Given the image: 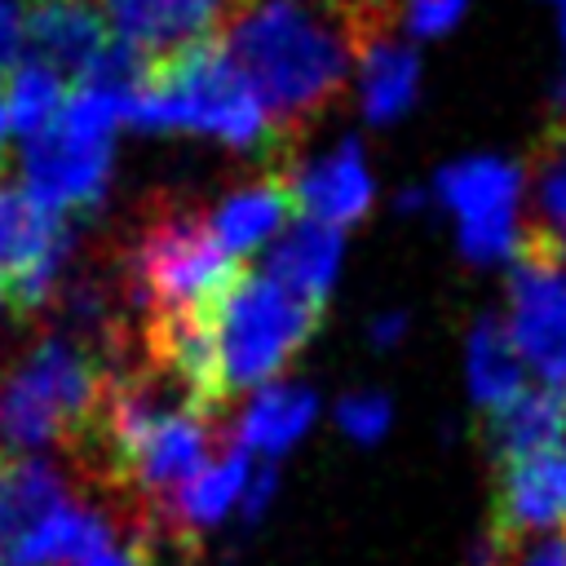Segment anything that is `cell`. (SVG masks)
I'll list each match as a JSON object with an SVG mask.
<instances>
[{
    "label": "cell",
    "mask_w": 566,
    "mask_h": 566,
    "mask_svg": "<svg viewBox=\"0 0 566 566\" xmlns=\"http://www.w3.org/2000/svg\"><path fill=\"white\" fill-rule=\"evenodd\" d=\"M221 44L283 137L323 111L358 62V44L332 0H243Z\"/></svg>",
    "instance_id": "obj_1"
},
{
    "label": "cell",
    "mask_w": 566,
    "mask_h": 566,
    "mask_svg": "<svg viewBox=\"0 0 566 566\" xmlns=\"http://www.w3.org/2000/svg\"><path fill=\"white\" fill-rule=\"evenodd\" d=\"M128 124L150 133H195L234 150L287 146L261 93L248 84L239 62L217 40H203L195 49L155 62L128 111Z\"/></svg>",
    "instance_id": "obj_2"
},
{
    "label": "cell",
    "mask_w": 566,
    "mask_h": 566,
    "mask_svg": "<svg viewBox=\"0 0 566 566\" xmlns=\"http://www.w3.org/2000/svg\"><path fill=\"white\" fill-rule=\"evenodd\" d=\"M119 367L88 354L75 336H40L0 376V447L35 451L62 442L75 451L93 429Z\"/></svg>",
    "instance_id": "obj_3"
},
{
    "label": "cell",
    "mask_w": 566,
    "mask_h": 566,
    "mask_svg": "<svg viewBox=\"0 0 566 566\" xmlns=\"http://www.w3.org/2000/svg\"><path fill=\"white\" fill-rule=\"evenodd\" d=\"M119 270L137 318L164 310H212L239 279L234 252L217 239L212 221L186 203L146 212L124 248Z\"/></svg>",
    "instance_id": "obj_4"
},
{
    "label": "cell",
    "mask_w": 566,
    "mask_h": 566,
    "mask_svg": "<svg viewBox=\"0 0 566 566\" xmlns=\"http://www.w3.org/2000/svg\"><path fill=\"white\" fill-rule=\"evenodd\" d=\"M119 124H124L119 97L97 84H80L57 111V119L35 137H27V150H22L27 190L62 217L97 208L111 181Z\"/></svg>",
    "instance_id": "obj_5"
},
{
    "label": "cell",
    "mask_w": 566,
    "mask_h": 566,
    "mask_svg": "<svg viewBox=\"0 0 566 566\" xmlns=\"http://www.w3.org/2000/svg\"><path fill=\"white\" fill-rule=\"evenodd\" d=\"M318 314L323 305L287 292L270 274H239L212 310L226 389L239 394L270 380L314 336Z\"/></svg>",
    "instance_id": "obj_6"
},
{
    "label": "cell",
    "mask_w": 566,
    "mask_h": 566,
    "mask_svg": "<svg viewBox=\"0 0 566 566\" xmlns=\"http://www.w3.org/2000/svg\"><path fill=\"white\" fill-rule=\"evenodd\" d=\"M509 336L544 385L566 389V256L535 230H522L509 270Z\"/></svg>",
    "instance_id": "obj_7"
},
{
    "label": "cell",
    "mask_w": 566,
    "mask_h": 566,
    "mask_svg": "<svg viewBox=\"0 0 566 566\" xmlns=\"http://www.w3.org/2000/svg\"><path fill=\"white\" fill-rule=\"evenodd\" d=\"M71 226L27 186H0V283L18 314L44 310L66 270Z\"/></svg>",
    "instance_id": "obj_8"
},
{
    "label": "cell",
    "mask_w": 566,
    "mask_h": 566,
    "mask_svg": "<svg viewBox=\"0 0 566 566\" xmlns=\"http://www.w3.org/2000/svg\"><path fill=\"white\" fill-rule=\"evenodd\" d=\"M438 199L460 217V248L469 261L517 256L522 243V172L504 159H460L438 172Z\"/></svg>",
    "instance_id": "obj_9"
},
{
    "label": "cell",
    "mask_w": 566,
    "mask_h": 566,
    "mask_svg": "<svg viewBox=\"0 0 566 566\" xmlns=\"http://www.w3.org/2000/svg\"><path fill=\"white\" fill-rule=\"evenodd\" d=\"M230 4L234 0H102L115 40L150 66L212 40Z\"/></svg>",
    "instance_id": "obj_10"
},
{
    "label": "cell",
    "mask_w": 566,
    "mask_h": 566,
    "mask_svg": "<svg viewBox=\"0 0 566 566\" xmlns=\"http://www.w3.org/2000/svg\"><path fill=\"white\" fill-rule=\"evenodd\" d=\"M31 57L53 66L62 80H88L115 49L106 9L97 0H31L27 4Z\"/></svg>",
    "instance_id": "obj_11"
},
{
    "label": "cell",
    "mask_w": 566,
    "mask_h": 566,
    "mask_svg": "<svg viewBox=\"0 0 566 566\" xmlns=\"http://www.w3.org/2000/svg\"><path fill=\"white\" fill-rule=\"evenodd\" d=\"M557 522H566V469L557 464V455L500 464L495 517H491L486 544L513 548L522 539L553 535Z\"/></svg>",
    "instance_id": "obj_12"
},
{
    "label": "cell",
    "mask_w": 566,
    "mask_h": 566,
    "mask_svg": "<svg viewBox=\"0 0 566 566\" xmlns=\"http://www.w3.org/2000/svg\"><path fill=\"white\" fill-rule=\"evenodd\" d=\"M287 181L296 195V212H305L310 221L345 226V221H358L371 203V172L358 142H340L332 155L305 168H287Z\"/></svg>",
    "instance_id": "obj_13"
},
{
    "label": "cell",
    "mask_w": 566,
    "mask_h": 566,
    "mask_svg": "<svg viewBox=\"0 0 566 566\" xmlns=\"http://www.w3.org/2000/svg\"><path fill=\"white\" fill-rule=\"evenodd\" d=\"M296 212V195H292V181H287V168H274L256 181H243L234 186L212 212V230L217 239L239 256V252H256L265 239H274Z\"/></svg>",
    "instance_id": "obj_14"
},
{
    "label": "cell",
    "mask_w": 566,
    "mask_h": 566,
    "mask_svg": "<svg viewBox=\"0 0 566 566\" xmlns=\"http://www.w3.org/2000/svg\"><path fill=\"white\" fill-rule=\"evenodd\" d=\"M486 433L500 464L557 455L566 442V389H522L513 402L491 411Z\"/></svg>",
    "instance_id": "obj_15"
},
{
    "label": "cell",
    "mask_w": 566,
    "mask_h": 566,
    "mask_svg": "<svg viewBox=\"0 0 566 566\" xmlns=\"http://www.w3.org/2000/svg\"><path fill=\"white\" fill-rule=\"evenodd\" d=\"M336 270H340V226L310 221V217L292 221L265 261V274L274 283H283L287 292H296L314 305H323Z\"/></svg>",
    "instance_id": "obj_16"
},
{
    "label": "cell",
    "mask_w": 566,
    "mask_h": 566,
    "mask_svg": "<svg viewBox=\"0 0 566 566\" xmlns=\"http://www.w3.org/2000/svg\"><path fill=\"white\" fill-rule=\"evenodd\" d=\"M416 84H420V62L411 44L380 35L358 49V106L371 124L398 119L416 102Z\"/></svg>",
    "instance_id": "obj_17"
},
{
    "label": "cell",
    "mask_w": 566,
    "mask_h": 566,
    "mask_svg": "<svg viewBox=\"0 0 566 566\" xmlns=\"http://www.w3.org/2000/svg\"><path fill=\"white\" fill-rule=\"evenodd\" d=\"M314 420V394L305 385H265L256 389V398L248 402L243 420H239V447L252 455H279L287 451L305 424Z\"/></svg>",
    "instance_id": "obj_18"
},
{
    "label": "cell",
    "mask_w": 566,
    "mask_h": 566,
    "mask_svg": "<svg viewBox=\"0 0 566 566\" xmlns=\"http://www.w3.org/2000/svg\"><path fill=\"white\" fill-rule=\"evenodd\" d=\"M522 367L526 363H522V354H517V345L509 336V323H500V318L486 314L469 332V389H473V398L486 411L513 402L526 389L522 385Z\"/></svg>",
    "instance_id": "obj_19"
},
{
    "label": "cell",
    "mask_w": 566,
    "mask_h": 566,
    "mask_svg": "<svg viewBox=\"0 0 566 566\" xmlns=\"http://www.w3.org/2000/svg\"><path fill=\"white\" fill-rule=\"evenodd\" d=\"M66 97H71V93H66V80H62L53 66L27 57V62H18L13 75H9V93H4V102H9V124H13L22 137H35L40 128H49V124L57 119V111L66 106Z\"/></svg>",
    "instance_id": "obj_20"
},
{
    "label": "cell",
    "mask_w": 566,
    "mask_h": 566,
    "mask_svg": "<svg viewBox=\"0 0 566 566\" xmlns=\"http://www.w3.org/2000/svg\"><path fill=\"white\" fill-rule=\"evenodd\" d=\"M566 256V128H557L535 159V221H526Z\"/></svg>",
    "instance_id": "obj_21"
},
{
    "label": "cell",
    "mask_w": 566,
    "mask_h": 566,
    "mask_svg": "<svg viewBox=\"0 0 566 566\" xmlns=\"http://www.w3.org/2000/svg\"><path fill=\"white\" fill-rule=\"evenodd\" d=\"M469 0H394V22L407 31V35H447L460 18H464Z\"/></svg>",
    "instance_id": "obj_22"
},
{
    "label": "cell",
    "mask_w": 566,
    "mask_h": 566,
    "mask_svg": "<svg viewBox=\"0 0 566 566\" xmlns=\"http://www.w3.org/2000/svg\"><path fill=\"white\" fill-rule=\"evenodd\" d=\"M336 416H340V429H345L349 438L371 442V438H380L385 424H389V402H385L380 394H349Z\"/></svg>",
    "instance_id": "obj_23"
},
{
    "label": "cell",
    "mask_w": 566,
    "mask_h": 566,
    "mask_svg": "<svg viewBox=\"0 0 566 566\" xmlns=\"http://www.w3.org/2000/svg\"><path fill=\"white\" fill-rule=\"evenodd\" d=\"M22 44H27V9L18 0H0V71L18 66Z\"/></svg>",
    "instance_id": "obj_24"
},
{
    "label": "cell",
    "mask_w": 566,
    "mask_h": 566,
    "mask_svg": "<svg viewBox=\"0 0 566 566\" xmlns=\"http://www.w3.org/2000/svg\"><path fill=\"white\" fill-rule=\"evenodd\" d=\"M75 566H146V562H142V544H124V548L111 544V548H102V553H93Z\"/></svg>",
    "instance_id": "obj_25"
},
{
    "label": "cell",
    "mask_w": 566,
    "mask_h": 566,
    "mask_svg": "<svg viewBox=\"0 0 566 566\" xmlns=\"http://www.w3.org/2000/svg\"><path fill=\"white\" fill-rule=\"evenodd\" d=\"M9 128H13V124H9V102L0 97V159H4V137H9Z\"/></svg>",
    "instance_id": "obj_26"
},
{
    "label": "cell",
    "mask_w": 566,
    "mask_h": 566,
    "mask_svg": "<svg viewBox=\"0 0 566 566\" xmlns=\"http://www.w3.org/2000/svg\"><path fill=\"white\" fill-rule=\"evenodd\" d=\"M548 4H553V9L562 13V31H566V0H548Z\"/></svg>",
    "instance_id": "obj_27"
},
{
    "label": "cell",
    "mask_w": 566,
    "mask_h": 566,
    "mask_svg": "<svg viewBox=\"0 0 566 566\" xmlns=\"http://www.w3.org/2000/svg\"><path fill=\"white\" fill-rule=\"evenodd\" d=\"M557 102L566 106V71H562V88H557Z\"/></svg>",
    "instance_id": "obj_28"
},
{
    "label": "cell",
    "mask_w": 566,
    "mask_h": 566,
    "mask_svg": "<svg viewBox=\"0 0 566 566\" xmlns=\"http://www.w3.org/2000/svg\"><path fill=\"white\" fill-rule=\"evenodd\" d=\"M4 296H9V292H4V283H0V305H4Z\"/></svg>",
    "instance_id": "obj_29"
}]
</instances>
